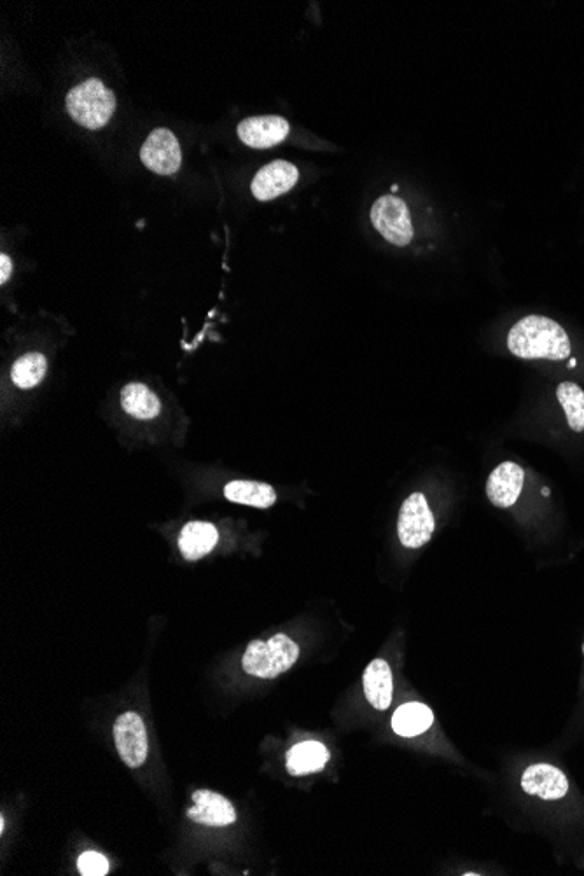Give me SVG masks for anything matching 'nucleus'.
<instances>
[{"mask_svg":"<svg viewBox=\"0 0 584 876\" xmlns=\"http://www.w3.org/2000/svg\"><path fill=\"white\" fill-rule=\"evenodd\" d=\"M508 348L520 359L565 361L572 354L571 338L558 322L543 315H527L511 327Z\"/></svg>","mask_w":584,"mask_h":876,"instance_id":"nucleus-1","label":"nucleus"},{"mask_svg":"<svg viewBox=\"0 0 584 876\" xmlns=\"http://www.w3.org/2000/svg\"><path fill=\"white\" fill-rule=\"evenodd\" d=\"M298 658V644L286 633H277L268 640H252L245 649L242 668L252 677L275 679L291 670Z\"/></svg>","mask_w":584,"mask_h":876,"instance_id":"nucleus-2","label":"nucleus"},{"mask_svg":"<svg viewBox=\"0 0 584 876\" xmlns=\"http://www.w3.org/2000/svg\"><path fill=\"white\" fill-rule=\"evenodd\" d=\"M65 105L76 123L88 130H98L109 123L116 111V97L100 79L91 77L70 90Z\"/></svg>","mask_w":584,"mask_h":876,"instance_id":"nucleus-3","label":"nucleus"},{"mask_svg":"<svg viewBox=\"0 0 584 876\" xmlns=\"http://www.w3.org/2000/svg\"><path fill=\"white\" fill-rule=\"evenodd\" d=\"M371 223L389 244L396 247H406L413 240L410 210L397 196H380L373 203Z\"/></svg>","mask_w":584,"mask_h":876,"instance_id":"nucleus-4","label":"nucleus"},{"mask_svg":"<svg viewBox=\"0 0 584 876\" xmlns=\"http://www.w3.org/2000/svg\"><path fill=\"white\" fill-rule=\"evenodd\" d=\"M434 534V515L425 495L411 494L401 506L397 520V537L408 550H418L431 541Z\"/></svg>","mask_w":584,"mask_h":876,"instance_id":"nucleus-5","label":"nucleus"},{"mask_svg":"<svg viewBox=\"0 0 584 876\" xmlns=\"http://www.w3.org/2000/svg\"><path fill=\"white\" fill-rule=\"evenodd\" d=\"M114 744L119 758L128 768H140L146 763L149 742L142 717L137 712H125L114 723Z\"/></svg>","mask_w":584,"mask_h":876,"instance_id":"nucleus-6","label":"nucleus"},{"mask_svg":"<svg viewBox=\"0 0 584 876\" xmlns=\"http://www.w3.org/2000/svg\"><path fill=\"white\" fill-rule=\"evenodd\" d=\"M140 160L154 174H175L182 163L179 140L167 128H156L140 149Z\"/></svg>","mask_w":584,"mask_h":876,"instance_id":"nucleus-7","label":"nucleus"},{"mask_svg":"<svg viewBox=\"0 0 584 876\" xmlns=\"http://www.w3.org/2000/svg\"><path fill=\"white\" fill-rule=\"evenodd\" d=\"M193 807L188 808V819L209 826V828H224L237 821V810L223 794L212 793L209 789H198L193 793Z\"/></svg>","mask_w":584,"mask_h":876,"instance_id":"nucleus-8","label":"nucleus"},{"mask_svg":"<svg viewBox=\"0 0 584 876\" xmlns=\"http://www.w3.org/2000/svg\"><path fill=\"white\" fill-rule=\"evenodd\" d=\"M522 789L529 796H536L544 801L562 800L569 793V780L560 768L548 763L530 765L523 772Z\"/></svg>","mask_w":584,"mask_h":876,"instance_id":"nucleus-9","label":"nucleus"},{"mask_svg":"<svg viewBox=\"0 0 584 876\" xmlns=\"http://www.w3.org/2000/svg\"><path fill=\"white\" fill-rule=\"evenodd\" d=\"M299 179L298 168L292 163L277 160L261 168L252 181V195L259 202H270L277 196L286 195Z\"/></svg>","mask_w":584,"mask_h":876,"instance_id":"nucleus-10","label":"nucleus"},{"mask_svg":"<svg viewBox=\"0 0 584 876\" xmlns=\"http://www.w3.org/2000/svg\"><path fill=\"white\" fill-rule=\"evenodd\" d=\"M291 126L280 116H254L238 125L237 133L245 146L268 149L287 139Z\"/></svg>","mask_w":584,"mask_h":876,"instance_id":"nucleus-11","label":"nucleus"},{"mask_svg":"<svg viewBox=\"0 0 584 876\" xmlns=\"http://www.w3.org/2000/svg\"><path fill=\"white\" fill-rule=\"evenodd\" d=\"M525 471L515 462H502L488 476L487 497L495 508L508 509L515 506L522 495Z\"/></svg>","mask_w":584,"mask_h":876,"instance_id":"nucleus-12","label":"nucleus"},{"mask_svg":"<svg viewBox=\"0 0 584 876\" xmlns=\"http://www.w3.org/2000/svg\"><path fill=\"white\" fill-rule=\"evenodd\" d=\"M362 682H364V695H366L369 705L376 710L389 709L390 703H392V691H394L392 670H390L389 663L382 658L371 661L368 668L364 670Z\"/></svg>","mask_w":584,"mask_h":876,"instance_id":"nucleus-13","label":"nucleus"},{"mask_svg":"<svg viewBox=\"0 0 584 876\" xmlns=\"http://www.w3.org/2000/svg\"><path fill=\"white\" fill-rule=\"evenodd\" d=\"M219 532L209 522H189L179 536V551L189 562L207 557L216 548Z\"/></svg>","mask_w":584,"mask_h":876,"instance_id":"nucleus-14","label":"nucleus"},{"mask_svg":"<svg viewBox=\"0 0 584 876\" xmlns=\"http://www.w3.org/2000/svg\"><path fill=\"white\" fill-rule=\"evenodd\" d=\"M329 758L331 754L327 751L326 745L320 744L317 740H306L294 745L291 751L287 752V772L294 777L320 772L324 770Z\"/></svg>","mask_w":584,"mask_h":876,"instance_id":"nucleus-15","label":"nucleus"},{"mask_svg":"<svg viewBox=\"0 0 584 876\" xmlns=\"http://www.w3.org/2000/svg\"><path fill=\"white\" fill-rule=\"evenodd\" d=\"M224 497L235 504L256 509H270L277 502L275 488L263 481H230L224 487Z\"/></svg>","mask_w":584,"mask_h":876,"instance_id":"nucleus-16","label":"nucleus"},{"mask_svg":"<svg viewBox=\"0 0 584 876\" xmlns=\"http://www.w3.org/2000/svg\"><path fill=\"white\" fill-rule=\"evenodd\" d=\"M121 406L130 417L137 420H151L158 417L161 411L160 397L154 394L144 383H128L121 390Z\"/></svg>","mask_w":584,"mask_h":876,"instance_id":"nucleus-17","label":"nucleus"},{"mask_svg":"<svg viewBox=\"0 0 584 876\" xmlns=\"http://www.w3.org/2000/svg\"><path fill=\"white\" fill-rule=\"evenodd\" d=\"M434 724V714L424 703L411 702L396 710L392 717V730L399 737L413 738L422 735Z\"/></svg>","mask_w":584,"mask_h":876,"instance_id":"nucleus-18","label":"nucleus"},{"mask_svg":"<svg viewBox=\"0 0 584 876\" xmlns=\"http://www.w3.org/2000/svg\"><path fill=\"white\" fill-rule=\"evenodd\" d=\"M48 371V361L39 352L21 355L11 368V380L20 389H34Z\"/></svg>","mask_w":584,"mask_h":876,"instance_id":"nucleus-19","label":"nucleus"},{"mask_svg":"<svg viewBox=\"0 0 584 876\" xmlns=\"http://www.w3.org/2000/svg\"><path fill=\"white\" fill-rule=\"evenodd\" d=\"M557 397L567 417V424L574 432H584V390L578 383H560Z\"/></svg>","mask_w":584,"mask_h":876,"instance_id":"nucleus-20","label":"nucleus"},{"mask_svg":"<svg viewBox=\"0 0 584 876\" xmlns=\"http://www.w3.org/2000/svg\"><path fill=\"white\" fill-rule=\"evenodd\" d=\"M77 868L84 876H104L109 873V861L98 852H84L77 861Z\"/></svg>","mask_w":584,"mask_h":876,"instance_id":"nucleus-21","label":"nucleus"},{"mask_svg":"<svg viewBox=\"0 0 584 876\" xmlns=\"http://www.w3.org/2000/svg\"><path fill=\"white\" fill-rule=\"evenodd\" d=\"M11 273H13V261L7 254H2L0 256V284H6Z\"/></svg>","mask_w":584,"mask_h":876,"instance_id":"nucleus-22","label":"nucleus"},{"mask_svg":"<svg viewBox=\"0 0 584 876\" xmlns=\"http://www.w3.org/2000/svg\"><path fill=\"white\" fill-rule=\"evenodd\" d=\"M4 829H6V822H4V817L0 819V833H4Z\"/></svg>","mask_w":584,"mask_h":876,"instance_id":"nucleus-23","label":"nucleus"},{"mask_svg":"<svg viewBox=\"0 0 584 876\" xmlns=\"http://www.w3.org/2000/svg\"><path fill=\"white\" fill-rule=\"evenodd\" d=\"M583 653H584V646H583Z\"/></svg>","mask_w":584,"mask_h":876,"instance_id":"nucleus-24","label":"nucleus"}]
</instances>
